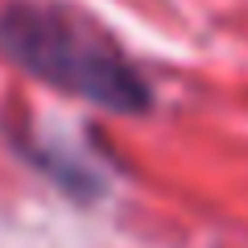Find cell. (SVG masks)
Returning a JSON list of instances; mask_svg holds the SVG:
<instances>
[{
    "mask_svg": "<svg viewBox=\"0 0 248 248\" xmlns=\"http://www.w3.org/2000/svg\"><path fill=\"white\" fill-rule=\"evenodd\" d=\"M0 54L29 79L116 116H145L153 91L133 58L91 13L66 0H9L0 9Z\"/></svg>",
    "mask_w": 248,
    "mask_h": 248,
    "instance_id": "obj_1",
    "label": "cell"
}]
</instances>
